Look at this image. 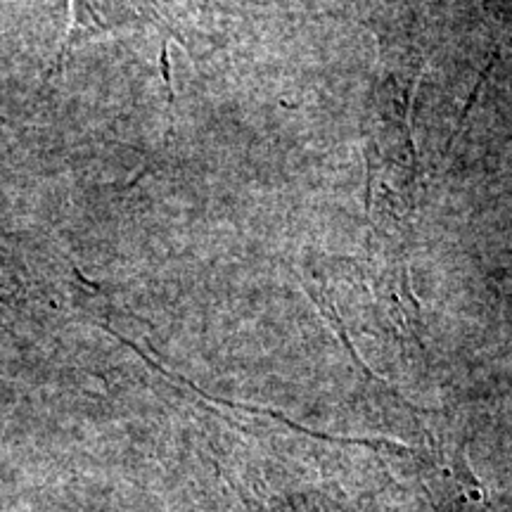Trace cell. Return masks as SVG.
<instances>
[{"label": "cell", "mask_w": 512, "mask_h": 512, "mask_svg": "<svg viewBox=\"0 0 512 512\" xmlns=\"http://www.w3.org/2000/svg\"><path fill=\"white\" fill-rule=\"evenodd\" d=\"M69 10H72V22H69L64 43L57 50V60L50 69V74H57L67 57L74 53L81 43L91 41V38L107 34V31H117L124 27L126 17H140L133 0H69Z\"/></svg>", "instance_id": "6da1fadb"}]
</instances>
